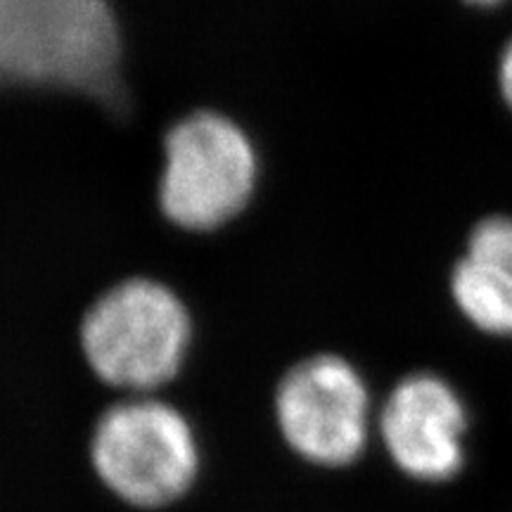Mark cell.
Returning <instances> with one entry per match:
<instances>
[{
    "mask_svg": "<svg viewBox=\"0 0 512 512\" xmlns=\"http://www.w3.org/2000/svg\"><path fill=\"white\" fill-rule=\"evenodd\" d=\"M124 36L110 0H0V86L112 95Z\"/></svg>",
    "mask_w": 512,
    "mask_h": 512,
    "instance_id": "obj_1",
    "label": "cell"
},
{
    "mask_svg": "<svg viewBox=\"0 0 512 512\" xmlns=\"http://www.w3.org/2000/svg\"><path fill=\"white\" fill-rule=\"evenodd\" d=\"M192 316L174 287L133 275L93 299L79 320V347L102 384L147 396L181 373Z\"/></svg>",
    "mask_w": 512,
    "mask_h": 512,
    "instance_id": "obj_2",
    "label": "cell"
},
{
    "mask_svg": "<svg viewBox=\"0 0 512 512\" xmlns=\"http://www.w3.org/2000/svg\"><path fill=\"white\" fill-rule=\"evenodd\" d=\"M259 152L238 121L219 110H195L162 140L157 207L185 233L226 228L252 202Z\"/></svg>",
    "mask_w": 512,
    "mask_h": 512,
    "instance_id": "obj_3",
    "label": "cell"
},
{
    "mask_svg": "<svg viewBox=\"0 0 512 512\" xmlns=\"http://www.w3.org/2000/svg\"><path fill=\"white\" fill-rule=\"evenodd\" d=\"M95 475L114 496L136 508L174 503L195 482L200 446L188 418L171 403L128 396L95 422Z\"/></svg>",
    "mask_w": 512,
    "mask_h": 512,
    "instance_id": "obj_4",
    "label": "cell"
},
{
    "mask_svg": "<svg viewBox=\"0 0 512 512\" xmlns=\"http://www.w3.org/2000/svg\"><path fill=\"white\" fill-rule=\"evenodd\" d=\"M275 422L299 458L344 467L361 456L370 437V392L354 363L313 354L287 370L275 389Z\"/></svg>",
    "mask_w": 512,
    "mask_h": 512,
    "instance_id": "obj_5",
    "label": "cell"
},
{
    "mask_svg": "<svg viewBox=\"0 0 512 512\" xmlns=\"http://www.w3.org/2000/svg\"><path fill=\"white\" fill-rule=\"evenodd\" d=\"M470 415L451 382L413 373L394 384L382 403L380 437L403 475L444 484L463 472Z\"/></svg>",
    "mask_w": 512,
    "mask_h": 512,
    "instance_id": "obj_6",
    "label": "cell"
},
{
    "mask_svg": "<svg viewBox=\"0 0 512 512\" xmlns=\"http://www.w3.org/2000/svg\"><path fill=\"white\" fill-rule=\"evenodd\" d=\"M467 323L494 337H512V219L489 216L472 228L448 280Z\"/></svg>",
    "mask_w": 512,
    "mask_h": 512,
    "instance_id": "obj_7",
    "label": "cell"
},
{
    "mask_svg": "<svg viewBox=\"0 0 512 512\" xmlns=\"http://www.w3.org/2000/svg\"><path fill=\"white\" fill-rule=\"evenodd\" d=\"M498 88H501L503 100L512 110V41L505 46L501 62H498Z\"/></svg>",
    "mask_w": 512,
    "mask_h": 512,
    "instance_id": "obj_8",
    "label": "cell"
},
{
    "mask_svg": "<svg viewBox=\"0 0 512 512\" xmlns=\"http://www.w3.org/2000/svg\"><path fill=\"white\" fill-rule=\"evenodd\" d=\"M470 5H479V8H491V5H498L501 0H467Z\"/></svg>",
    "mask_w": 512,
    "mask_h": 512,
    "instance_id": "obj_9",
    "label": "cell"
}]
</instances>
